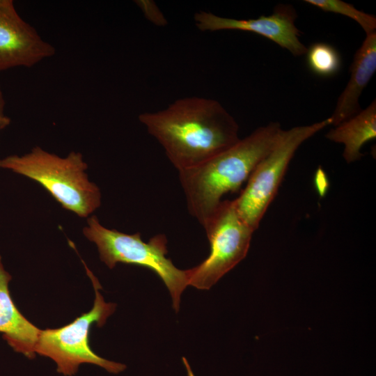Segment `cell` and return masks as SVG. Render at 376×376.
<instances>
[{
	"label": "cell",
	"mask_w": 376,
	"mask_h": 376,
	"mask_svg": "<svg viewBox=\"0 0 376 376\" xmlns=\"http://www.w3.org/2000/svg\"><path fill=\"white\" fill-rule=\"evenodd\" d=\"M203 227L210 242V254L187 272L188 285L209 290L246 257L254 231L241 219L233 200L222 201Z\"/></svg>",
	"instance_id": "7"
},
{
	"label": "cell",
	"mask_w": 376,
	"mask_h": 376,
	"mask_svg": "<svg viewBox=\"0 0 376 376\" xmlns=\"http://www.w3.org/2000/svg\"><path fill=\"white\" fill-rule=\"evenodd\" d=\"M297 17L292 5L278 4L270 15L256 19L228 18L205 11L195 13L194 19L200 31L238 30L255 33L298 56L305 54L307 48L299 40L300 31L295 26Z\"/></svg>",
	"instance_id": "8"
},
{
	"label": "cell",
	"mask_w": 376,
	"mask_h": 376,
	"mask_svg": "<svg viewBox=\"0 0 376 376\" xmlns=\"http://www.w3.org/2000/svg\"><path fill=\"white\" fill-rule=\"evenodd\" d=\"M0 1H1V0H0Z\"/></svg>",
	"instance_id": "18"
},
{
	"label": "cell",
	"mask_w": 376,
	"mask_h": 376,
	"mask_svg": "<svg viewBox=\"0 0 376 376\" xmlns=\"http://www.w3.org/2000/svg\"><path fill=\"white\" fill-rule=\"evenodd\" d=\"M54 47L17 12L11 0L0 1V71L31 68L55 54Z\"/></svg>",
	"instance_id": "9"
},
{
	"label": "cell",
	"mask_w": 376,
	"mask_h": 376,
	"mask_svg": "<svg viewBox=\"0 0 376 376\" xmlns=\"http://www.w3.org/2000/svg\"><path fill=\"white\" fill-rule=\"evenodd\" d=\"M282 132L279 123L272 122L206 162L178 171L188 211L202 226L220 205L223 196L237 191L248 180Z\"/></svg>",
	"instance_id": "2"
},
{
	"label": "cell",
	"mask_w": 376,
	"mask_h": 376,
	"mask_svg": "<svg viewBox=\"0 0 376 376\" xmlns=\"http://www.w3.org/2000/svg\"><path fill=\"white\" fill-rule=\"evenodd\" d=\"M376 137L375 99L364 109L331 129L326 138L344 145L343 157L347 163L361 158L363 146Z\"/></svg>",
	"instance_id": "12"
},
{
	"label": "cell",
	"mask_w": 376,
	"mask_h": 376,
	"mask_svg": "<svg viewBox=\"0 0 376 376\" xmlns=\"http://www.w3.org/2000/svg\"><path fill=\"white\" fill-rule=\"evenodd\" d=\"M135 3L142 11L146 18L153 24L158 26L167 25V20L155 2L151 0H138Z\"/></svg>",
	"instance_id": "15"
},
{
	"label": "cell",
	"mask_w": 376,
	"mask_h": 376,
	"mask_svg": "<svg viewBox=\"0 0 376 376\" xmlns=\"http://www.w3.org/2000/svg\"><path fill=\"white\" fill-rule=\"evenodd\" d=\"M331 125V118L283 130L270 152L258 164L240 196L233 200L241 219L255 231L275 197L288 164L306 140Z\"/></svg>",
	"instance_id": "6"
},
{
	"label": "cell",
	"mask_w": 376,
	"mask_h": 376,
	"mask_svg": "<svg viewBox=\"0 0 376 376\" xmlns=\"http://www.w3.org/2000/svg\"><path fill=\"white\" fill-rule=\"evenodd\" d=\"M182 360H183L184 363H185V365L186 366L188 376H194V374L192 373L191 368H190L187 361L186 360V359L185 357H182Z\"/></svg>",
	"instance_id": "17"
},
{
	"label": "cell",
	"mask_w": 376,
	"mask_h": 376,
	"mask_svg": "<svg viewBox=\"0 0 376 376\" xmlns=\"http://www.w3.org/2000/svg\"><path fill=\"white\" fill-rule=\"evenodd\" d=\"M306 54L308 68L318 76L332 77L340 70V54L329 44L315 42L307 49Z\"/></svg>",
	"instance_id": "13"
},
{
	"label": "cell",
	"mask_w": 376,
	"mask_h": 376,
	"mask_svg": "<svg viewBox=\"0 0 376 376\" xmlns=\"http://www.w3.org/2000/svg\"><path fill=\"white\" fill-rule=\"evenodd\" d=\"M11 279L0 255V333L14 351L33 359L41 329L27 320L14 303L9 290Z\"/></svg>",
	"instance_id": "11"
},
{
	"label": "cell",
	"mask_w": 376,
	"mask_h": 376,
	"mask_svg": "<svg viewBox=\"0 0 376 376\" xmlns=\"http://www.w3.org/2000/svg\"><path fill=\"white\" fill-rule=\"evenodd\" d=\"M5 100L0 87V131L5 129L10 123V118L5 114Z\"/></svg>",
	"instance_id": "16"
},
{
	"label": "cell",
	"mask_w": 376,
	"mask_h": 376,
	"mask_svg": "<svg viewBox=\"0 0 376 376\" xmlns=\"http://www.w3.org/2000/svg\"><path fill=\"white\" fill-rule=\"evenodd\" d=\"M304 1L323 11L340 14L352 19L361 26L366 35L376 32L375 16L358 10L350 3L341 0H305Z\"/></svg>",
	"instance_id": "14"
},
{
	"label": "cell",
	"mask_w": 376,
	"mask_h": 376,
	"mask_svg": "<svg viewBox=\"0 0 376 376\" xmlns=\"http://www.w3.org/2000/svg\"><path fill=\"white\" fill-rule=\"evenodd\" d=\"M376 70V32L366 35L356 52L350 66V79L340 95L334 113L331 125L336 126L358 113L361 110L359 100Z\"/></svg>",
	"instance_id": "10"
},
{
	"label": "cell",
	"mask_w": 376,
	"mask_h": 376,
	"mask_svg": "<svg viewBox=\"0 0 376 376\" xmlns=\"http://www.w3.org/2000/svg\"><path fill=\"white\" fill-rule=\"evenodd\" d=\"M83 234L96 245L101 261L109 268L112 269L121 263L139 265L155 272L169 290L173 308L178 312L180 296L188 285L187 272V269L177 268L171 260L166 258L168 250L165 235H156L145 242L139 233L127 234L107 228L95 215L87 218Z\"/></svg>",
	"instance_id": "4"
},
{
	"label": "cell",
	"mask_w": 376,
	"mask_h": 376,
	"mask_svg": "<svg viewBox=\"0 0 376 376\" xmlns=\"http://www.w3.org/2000/svg\"><path fill=\"white\" fill-rule=\"evenodd\" d=\"M139 120L178 171L206 162L240 139L233 116L217 100L203 97L178 99L164 109L141 113Z\"/></svg>",
	"instance_id": "1"
},
{
	"label": "cell",
	"mask_w": 376,
	"mask_h": 376,
	"mask_svg": "<svg viewBox=\"0 0 376 376\" xmlns=\"http://www.w3.org/2000/svg\"><path fill=\"white\" fill-rule=\"evenodd\" d=\"M81 262L95 290L93 308L63 327L41 329L35 352L52 359L56 364L57 372L65 376L75 375L82 363L97 365L111 373L117 374L123 371L126 366L98 356L91 348L88 342L91 327L93 324L102 327L108 317L115 311L116 305L104 301L100 292L102 287L98 279L83 260Z\"/></svg>",
	"instance_id": "5"
},
{
	"label": "cell",
	"mask_w": 376,
	"mask_h": 376,
	"mask_svg": "<svg viewBox=\"0 0 376 376\" xmlns=\"http://www.w3.org/2000/svg\"><path fill=\"white\" fill-rule=\"evenodd\" d=\"M0 169L11 171L40 184L65 210L88 218L101 205V192L86 173L88 164L81 152L65 157L39 146L22 155L0 159Z\"/></svg>",
	"instance_id": "3"
}]
</instances>
